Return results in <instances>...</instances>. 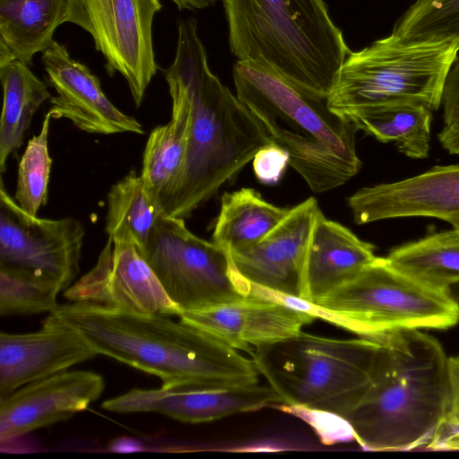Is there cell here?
<instances>
[{
	"label": "cell",
	"instance_id": "cell-1",
	"mask_svg": "<svg viewBox=\"0 0 459 459\" xmlns=\"http://www.w3.org/2000/svg\"><path fill=\"white\" fill-rule=\"evenodd\" d=\"M189 110L185 168L165 214L186 219L238 173L271 138L246 106L209 67L195 18L178 22L174 61L164 71Z\"/></svg>",
	"mask_w": 459,
	"mask_h": 459
},
{
	"label": "cell",
	"instance_id": "cell-2",
	"mask_svg": "<svg viewBox=\"0 0 459 459\" xmlns=\"http://www.w3.org/2000/svg\"><path fill=\"white\" fill-rule=\"evenodd\" d=\"M99 355L153 375L166 388L258 383V370L238 350L169 315H133L71 302L51 312Z\"/></svg>",
	"mask_w": 459,
	"mask_h": 459
},
{
	"label": "cell",
	"instance_id": "cell-3",
	"mask_svg": "<svg viewBox=\"0 0 459 459\" xmlns=\"http://www.w3.org/2000/svg\"><path fill=\"white\" fill-rule=\"evenodd\" d=\"M378 339L370 384L346 420L365 449L426 446L449 408V358L437 340L420 329Z\"/></svg>",
	"mask_w": 459,
	"mask_h": 459
},
{
	"label": "cell",
	"instance_id": "cell-4",
	"mask_svg": "<svg viewBox=\"0 0 459 459\" xmlns=\"http://www.w3.org/2000/svg\"><path fill=\"white\" fill-rule=\"evenodd\" d=\"M236 95L286 151L290 166L315 193L336 188L360 169L357 126L333 111L328 96L306 89L263 65L238 60Z\"/></svg>",
	"mask_w": 459,
	"mask_h": 459
},
{
	"label": "cell",
	"instance_id": "cell-5",
	"mask_svg": "<svg viewBox=\"0 0 459 459\" xmlns=\"http://www.w3.org/2000/svg\"><path fill=\"white\" fill-rule=\"evenodd\" d=\"M239 61L271 68L328 96L351 50L324 0H222Z\"/></svg>",
	"mask_w": 459,
	"mask_h": 459
},
{
	"label": "cell",
	"instance_id": "cell-6",
	"mask_svg": "<svg viewBox=\"0 0 459 459\" xmlns=\"http://www.w3.org/2000/svg\"><path fill=\"white\" fill-rule=\"evenodd\" d=\"M379 347L378 338L333 339L301 331L255 347L250 356L281 403L346 419L370 384Z\"/></svg>",
	"mask_w": 459,
	"mask_h": 459
},
{
	"label": "cell",
	"instance_id": "cell-7",
	"mask_svg": "<svg viewBox=\"0 0 459 459\" xmlns=\"http://www.w3.org/2000/svg\"><path fill=\"white\" fill-rule=\"evenodd\" d=\"M458 52L457 40H408L391 33L350 52L328 95V105L341 115L393 101L420 102L437 110Z\"/></svg>",
	"mask_w": 459,
	"mask_h": 459
},
{
	"label": "cell",
	"instance_id": "cell-8",
	"mask_svg": "<svg viewBox=\"0 0 459 459\" xmlns=\"http://www.w3.org/2000/svg\"><path fill=\"white\" fill-rule=\"evenodd\" d=\"M343 317L363 338L406 329H446L459 322L448 289L422 281L378 257L358 275L311 302Z\"/></svg>",
	"mask_w": 459,
	"mask_h": 459
},
{
	"label": "cell",
	"instance_id": "cell-9",
	"mask_svg": "<svg viewBox=\"0 0 459 459\" xmlns=\"http://www.w3.org/2000/svg\"><path fill=\"white\" fill-rule=\"evenodd\" d=\"M139 252L181 313L248 296L230 253L195 235L184 219L163 214Z\"/></svg>",
	"mask_w": 459,
	"mask_h": 459
},
{
	"label": "cell",
	"instance_id": "cell-10",
	"mask_svg": "<svg viewBox=\"0 0 459 459\" xmlns=\"http://www.w3.org/2000/svg\"><path fill=\"white\" fill-rule=\"evenodd\" d=\"M160 0H66L65 22L92 38L108 74H121L136 107L158 70L152 23Z\"/></svg>",
	"mask_w": 459,
	"mask_h": 459
},
{
	"label": "cell",
	"instance_id": "cell-11",
	"mask_svg": "<svg viewBox=\"0 0 459 459\" xmlns=\"http://www.w3.org/2000/svg\"><path fill=\"white\" fill-rule=\"evenodd\" d=\"M85 231L72 218L42 219L26 213L0 185V265L57 281L63 290L80 270Z\"/></svg>",
	"mask_w": 459,
	"mask_h": 459
},
{
	"label": "cell",
	"instance_id": "cell-12",
	"mask_svg": "<svg viewBox=\"0 0 459 459\" xmlns=\"http://www.w3.org/2000/svg\"><path fill=\"white\" fill-rule=\"evenodd\" d=\"M64 297L125 314H181L137 247L109 238L95 265L68 287Z\"/></svg>",
	"mask_w": 459,
	"mask_h": 459
},
{
	"label": "cell",
	"instance_id": "cell-13",
	"mask_svg": "<svg viewBox=\"0 0 459 459\" xmlns=\"http://www.w3.org/2000/svg\"><path fill=\"white\" fill-rule=\"evenodd\" d=\"M356 224L429 217L459 229V164L435 166L400 181L359 189L347 200Z\"/></svg>",
	"mask_w": 459,
	"mask_h": 459
},
{
	"label": "cell",
	"instance_id": "cell-14",
	"mask_svg": "<svg viewBox=\"0 0 459 459\" xmlns=\"http://www.w3.org/2000/svg\"><path fill=\"white\" fill-rule=\"evenodd\" d=\"M41 60L56 93L51 97L47 112L51 118L67 119L89 134H144L143 125L108 100L99 78L85 65L72 58L63 44L54 39L42 52Z\"/></svg>",
	"mask_w": 459,
	"mask_h": 459
},
{
	"label": "cell",
	"instance_id": "cell-15",
	"mask_svg": "<svg viewBox=\"0 0 459 459\" xmlns=\"http://www.w3.org/2000/svg\"><path fill=\"white\" fill-rule=\"evenodd\" d=\"M104 388L103 377L90 370H65L22 385L0 399L1 443L72 418Z\"/></svg>",
	"mask_w": 459,
	"mask_h": 459
},
{
	"label": "cell",
	"instance_id": "cell-16",
	"mask_svg": "<svg viewBox=\"0 0 459 459\" xmlns=\"http://www.w3.org/2000/svg\"><path fill=\"white\" fill-rule=\"evenodd\" d=\"M320 212L313 197L290 208L260 241L230 254L237 272L250 283L299 298L307 250Z\"/></svg>",
	"mask_w": 459,
	"mask_h": 459
},
{
	"label": "cell",
	"instance_id": "cell-17",
	"mask_svg": "<svg viewBox=\"0 0 459 459\" xmlns=\"http://www.w3.org/2000/svg\"><path fill=\"white\" fill-rule=\"evenodd\" d=\"M281 403L270 386L257 384L212 388H166L130 391L105 400L101 407L116 413L155 412L173 420L201 423L254 411Z\"/></svg>",
	"mask_w": 459,
	"mask_h": 459
},
{
	"label": "cell",
	"instance_id": "cell-18",
	"mask_svg": "<svg viewBox=\"0 0 459 459\" xmlns=\"http://www.w3.org/2000/svg\"><path fill=\"white\" fill-rule=\"evenodd\" d=\"M97 355L77 331L51 313L36 332H1L0 399L26 384L68 370Z\"/></svg>",
	"mask_w": 459,
	"mask_h": 459
},
{
	"label": "cell",
	"instance_id": "cell-19",
	"mask_svg": "<svg viewBox=\"0 0 459 459\" xmlns=\"http://www.w3.org/2000/svg\"><path fill=\"white\" fill-rule=\"evenodd\" d=\"M179 320L227 345L247 351L273 343L299 332L316 317L283 303L255 297L182 312Z\"/></svg>",
	"mask_w": 459,
	"mask_h": 459
},
{
	"label": "cell",
	"instance_id": "cell-20",
	"mask_svg": "<svg viewBox=\"0 0 459 459\" xmlns=\"http://www.w3.org/2000/svg\"><path fill=\"white\" fill-rule=\"evenodd\" d=\"M377 258L374 245L321 212L309 239L299 299L314 302L354 278Z\"/></svg>",
	"mask_w": 459,
	"mask_h": 459
},
{
	"label": "cell",
	"instance_id": "cell-21",
	"mask_svg": "<svg viewBox=\"0 0 459 459\" xmlns=\"http://www.w3.org/2000/svg\"><path fill=\"white\" fill-rule=\"evenodd\" d=\"M66 0H0V64L30 65L65 22Z\"/></svg>",
	"mask_w": 459,
	"mask_h": 459
},
{
	"label": "cell",
	"instance_id": "cell-22",
	"mask_svg": "<svg viewBox=\"0 0 459 459\" xmlns=\"http://www.w3.org/2000/svg\"><path fill=\"white\" fill-rule=\"evenodd\" d=\"M432 110L415 101H393L352 108L345 115L359 130L381 143H394L411 159H425L430 149Z\"/></svg>",
	"mask_w": 459,
	"mask_h": 459
},
{
	"label": "cell",
	"instance_id": "cell-23",
	"mask_svg": "<svg viewBox=\"0 0 459 459\" xmlns=\"http://www.w3.org/2000/svg\"><path fill=\"white\" fill-rule=\"evenodd\" d=\"M172 100L169 123L150 134L143 154L141 177L162 206L175 191L184 170L188 145L189 110L182 93L169 86ZM164 209V208H163Z\"/></svg>",
	"mask_w": 459,
	"mask_h": 459
},
{
	"label": "cell",
	"instance_id": "cell-24",
	"mask_svg": "<svg viewBox=\"0 0 459 459\" xmlns=\"http://www.w3.org/2000/svg\"><path fill=\"white\" fill-rule=\"evenodd\" d=\"M289 211L268 203L253 188L224 193L213 227L212 242L230 254L241 251L260 241Z\"/></svg>",
	"mask_w": 459,
	"mask_h": 459
},
{
	"label": "cell",
	"instance_id": "cell-25",
	"mask_svg": "<svg viewBox=\"0 0 459 459\" xmlns=\"http://www.w3.org/2000/svg\"><path fill=\"white\" fill-rule=\"evenodd\" d=\"M3 108L0 117V171L6 169L8 157L21 147L30 121L51 94L29 65L13 60L0 64Z\"/></svg>",
	"mask_w": 459,
	"mask_h": 459
},
{
	"label": "cell",
	"instance_id": "cell-26",
	"mask_svg": "<svg viewBox=\"0 0 459 459\" xmlns=\"http://www.w3.org/2000/svg\"><path fill=\"white\" fill-rule=\"evenodd\" d=\"M105 231L113 243L134 245L142 250L160 218L165 214L159 197L141 175L130 171L109 189Z\"/></svg>",
	"mask_w": 459,
	"mask_h": 459
},
{
	"label": "cell",
	"instance_id": "cell-27",
	"mask_svg": "<svg viewBox=\"0 0 459 459\" xmlns=\"http://www.w3.org/2000/svg\"><path fill=\"white\" fill-rule=\"evenodd\" d=\"M385 258L422 281L449 289L459 283V229L430 233L396 247Z\"/></svg>",
	"mask_w": 459,
	"mask_h": 459
},
{
	"label": "cell",
	"instance_id": "cell-28",
	"mask_svg": "<svg viewBox=\"0 0 459 459\" xmlns=\"http://www.w3.org/2000/svg\"><path fill=\"white\" fill-rule=\"evenodd\" d=\"M63 290L51 279L34 273L0 265V316H30L53 312Z\"/></svg>",
	"mask_w": 459,
	"mask_h": 459
},
{
	"label": "cell",
	"instance_id": "cell-29",
	"mask_svg": "<svg viewBox=\"0 0 459 459\" xmlns=\"http://www.w3.org/2000/svg\"><path fill=\"white\" fill-rule=\"evenodd\" d=\"M51 117L46 114L39 133L29 140L18 165L14 199L28 214L37 216L48 201L52 159L48 152Z\"/></svg>",
	"mask_w": 459,
	"mask_h": 459
},
{
	"label": "cell",
	"instance_id": "cell-30",
	"mask_svg": "<svg viewBox=\"0 0 459 459\" xmlns=\"http://www.w3.org/2000/svg\"><path fill=\"white\" fill-rule=\"evenodd\" d=\"M392 33L408 40L459 42V0H415L398 19Z\"/></svg>",
	"mask_w": 459,
	"mask_h": 459
},
{
	"label": "cell",
	"instance_id": "cell-31",
	"mask_svg": "<svg viewBox=\"0 0 459 459\" xmlns=\"http://www.w3.org/2000/svg\"><path fill=\"white\" fill-rule=\"evenodd\" d=\"M277 408L306 421L314 429L322 443L325 445L355 439L351 425L341 415L306 406L285 403H281Z\"/></svg>",
	"mask_w": 459,
	"mask_h": 459
},
{
	"label": "cell",
	"instance_id": "cell-32",
	"mask_svg": "<svg viewBox=\"0 0 459 459\" xmlns=\"http://www.w3.org/2000/svg\"><path fill=\"white\" fill-rule=\"evenodd\" d=\"M289 162L288 152L272 142L257 151L252 160V166L259 182L275 185L281 178Z\"/></svg>",
	"mask_w": 459,
	"mask_h": 459
},
{
	"label": "cell",
	"instance_id": "cell-33",
	"mask_svg": "<svg viewBox=\"0 0 459 459\" xmlns=\"http://www.w3.org/2000/svg\"><path fill=\"white\" fill-rule=\"evenodd\" d=\"M441 106L446 126L459 123V60L453 65L447 75Z\"/></svg>",
	"mask_w": 459,
	"mask_h": 459
},
{
	"label": "cell",
	"instance_id": "cell-34",
	"mask_svg": "<svg viewBox=\"0 0 459 459\" xmlns=\"http://www.w3.org/2000/svg\"><path fill=\"white\" fill-rule=\"evenodd\" d=\"M437 139L447 152L459 155V123L445 125L438 133Z\"/></svg>",
	"mask_w": 459,
	"mask_h": 459
},
{
	"label": "cell",
	"instance_id": "cell-35",
	"mask_svg": "<svg viewBox=\"0 0 459 459\" xmlns=\"http://www.w3.org/2000/svg\"><path fill=\"white\" fill-rule=\"evenodd\" d=\"M179 10H198L210 7L217 0H171Z\"/></svg>",
	"mask_w": 459,
	"mask_h": 459
},
{
	"label": "cell",
	"instance_id": "cell-36",
	"mask_svg": "<svg viewBox=\"0 0 459 459\" xmlns=\"http://www.w3.org/2000/svg\"><path fill=\"white\" fill-rule=\"evenodd\" d=\"M450 293L459 301V283L449 287Z\"/></svg>",
	"mask_w": 459,
	"mask_h": 459
}]
</instances>
